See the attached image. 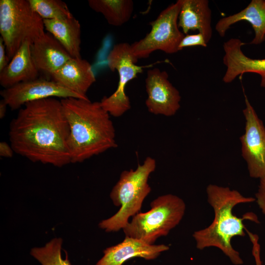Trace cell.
Here are the masks:
<instances>
[{
    "instance_id": "obj_1",
    "label": "cell",
    "mask_w": 265,
    "mask_h": 265,
    "mask_svg": "<svg viewBox=\"0 0 265 265\" xmlns=\"http://www.w3.org/2000/svg\"><path fill=\"white\" fill-rule=\"evenodd\" d=\"M69 134L61 100L54 98L26 104L9 125L10 144L15 153L58 167L71 163Z\"/></svg>"
},
{
    "instance_id": "obj_2",
    "label": "cell",
    "mask_w": 265,
    "mask_h": 265,
    "mask_svg": "<svg viewBox=\"0 0 265 265\" xmlns=\"http://www.w3.org/2000/svg\"><path fill=\"white\" fill-rule=\"evenodd\" d=\"M70 128L71 163L82 162L117 147L110 114L100 102L75 98L61 99Z\"/></svg>"
},
{
    "instance_id": "obj_3",
    "label": "cell",
    "mask_w": 265,
    "mask_h": 265,
    "mask_svg": "<svg viewBox=\"0 0 265 265\" xmlns=\"http://www.w3.org/2000/svg\"><path fill=\"white\" fill-rule=\"evenodd\" d=\"M207 200L214 212V218L207 227L195 231L192 235L196 247L203 250L214 247L220 249L235 265L243 263L238 251L232 245L233 238L245 235L244 220L259 222L257 215L252 212L239 217L233 213L234 208L241 203H251L255 198L245 197L236 190L210 184L206 189Z\"/></svg>"
},
{
    "instance_id": "obj_4",
    "label": "cell",
    "mask_w": 265,
    "mask_h": 265,
    "mask_svg": "<svg viewBox=\"0 0 265 265\" xmlns=\"http://www.w3.org/2000/svg\"><path fill=\"white\" fill-rule=\"evenodd\" d=\"M156 166V159L147 157L136 169L122 172L110 193L113 204L120 208L114 215L101 221L100 228L106 232H117L126 226L131 217L139 213L143 202L151 191L148 179Z\"/></svg>"
},
{
    "instance_id": "obj_5",
    "label": "cell",
    "mask_w": 265,
    "mask_h": 265,
    "mask_svg": "<svg viewBox=\"0 0 265 265\" xmlns=\"http://www.w3.org/2000/svg\"><path fill=\"white\" fill-rule=\"evenodd\" d=\"M150 206L147 212L132 216L123 229L126 236L154 244L159 238L167 235L179 224L186 210L184 200L171 194L159 196Z\"/></svg>"
},
{
    "instance_id": "obj_6",
    "label": "cell",
    "mask_w": 265,
    "mask_h": 265,
    "mask_svg": "<svg viewBox=\"0 0 265 265\" xmlns=\"http://www.w3.org/2000/svg\"><path fill=\"white\" fill-rule=\"evenodd\" d=\"M43 20L26 0H0V34L10 61L25 42L33 44L45 33Z\"/></svg>"
},
{
    "instance_id": "obj_7",
    "label": "cell",
    "mask_w": 265,
    "mask_h": 265,
    "mask_svg": "<svg viewBox=\"0 0 265 265\" xmlns=\"http://www.w3.org/2000/svg\"><path fill=\"white\" fill-rule=\"evenodd\" d=\"M182 4V0H178L163 10L155 20L150 22V32L131 45L132 53L136 58H148L158 50L167 54L179 51V46L185 36L178 26Z\"/></svg>"
},
{
    "instance_id": "obj_8",
    "label": "cell",
    "mask_w": 265,
    "mask_h": 265,
    "mask_svg": "<svg viewBox=\"0 0 265 265\" xmlns=\"http://www.w3.org/2000/svg\"><path fill=\"white\" fill-rule=\"evenodd\" d=\"M138 60L132 53L131 45L127 43L115 44L107 56L108 68L111 71H117L119 75L116 90L110 96H104L100 101L102 107L111 116L121 117L131 107L125 88L129 81L143 72L145 67L137 65Z\"/></svg>"
},
{
    "instance_id": "obj_9",
    "label": "cell",
    "mask_w": 265,
    "mask_h": 265,
    "mask_svg": "<svg viewBox=\"0 0 265 265\" xmlns=\"http://www.w3.org/2000/svg\"><path fill=\"white\" fill-rule=\"evenodd\" d=\"M244 133L240 137L241 153L249 175L260 179L265 176V127L244 95Z\"/></svg>"
},
{
    "instance_id": "obj_10",
    "label": "cell",
    "mask_w": 265,
    "mask_h": 265,
    "mask_svg": "<svg viewBox=\"0 0 265 265\" xmlns=\"http://www.w3.org/2000/svg\"><path fill=\"white\" fill-rule=\"evenodd\" d=\"M0 94L2 100L12 110L20 109L32 101L53 97L89 99L64 88L52 80L38 78L4 88Z\"/></svg>"
},
{
    "instance_id": "obj_11",
    "label": "cell",
    "mask_w": 265,
    "mask_h": 265,
    "mask_svg": "<svg viewBox=\"0 0 265 265\" xmlns=\"http://www.w3.org/2000/svg\"><path fill=\"white\" fill-rule=\"evenodd\" d=\"M168 78L166 71L158 68L149 69L147 72L145 86L147 98L145 105L151 113L172 116L180 108V92Z\"/></svg>"
},
{
    "instance_id": "obj_12",
    "label": "cell",
    "mask_w": 265,
    "mask_h": 265,
    "mask_svg": "<svg viewBox=\"0 0 265 265\" xmlns=\"http://www.w3.org/2000/svg\"><path fill=\"white\" fill-rule=\"evenodd\" d=\"M245 44L238 38H231L223 43V62L226 70L222 80L230 83L245 73H256L261 76V86L265 87V58L253 59L246 56L241 50Z\"/></svg>"
},
{
    "instance_id": "obj_13",
    "label": "cell",
    "mask_w": 265,
    "mask_h": 265,
    "mask_svg": "<svg viewBox=\"0 0 265 265\" xmlns=\"http://www.w3.org/2000/svg\"><path fill=\"white\" fill-rule=\"evenodd\" d=\"M169 249V247L164 244H149L126 236L121 242L104 250L103 256L95 265H122L127 260L134 257L154 260Z\"/></svg>"
},
{
    "instance_id": "obj_14",
    "label": "cell",
    "mask_w": 265,
    "mask_h": 265,
    "mask_svg": "<svg viewBox=\"0 0 265 265\" xmlns=\"http://www.w3.org/2000/svg\"><path fill=\"white\" fill-rule=\"evenodd\" d=\"M50 78L64 88L87 99L86 93L96 81L91 65L82 58H72Z\"/></svg>"
},
{
    "instance_id": "obj_15",
    "label": "cell",
    "mask_w": 265,
    "mask_h": 265,
    "mask_svg": "<svg viewBox=\"0 0 265 265\" xmlns=\"http://www.w3.org/2000/svg\"><path fill=\"white\" fill-rule=\"evenodd\" d=\"M31 53L39 73L50 77L72 58L60 43L48 32L31 44Z\"/></svg>"
},
{
    "instance_id": "obj_16",
    "label": "cell",
    "mask_w": 265,
    "mask_h": 265,
    "mask_svg": "<svg viewBox=\"0 0 265 265\" xmlns=\"http://www.w3.org/2000/svg\"><path fill=\"white\" fill-rule=\"evenodd\" d=\"M178 26L184 34L198 30L208 44L212 37V10L208 0H182Z\"/></svg>"
},
{
    "instance_id": "obj_17",
    "label": "cell",
    "mask_w": 265,
    "mask_h": 265,
    "mask_svg": "<svg viewBox=\"0 0 265 265\" xmlns=\"http://www.w3.org/2000/svg\"><path fill=\"white\" fill-rule=\"evenodd\" d=\"M241 21H246L252 26L255 33L250 44L258 45L265 40V1L252 0L249 4L239 12L221 18L215 28L223 37L231 26Z\"/></svg>"
},
{
    "instance_id": "obj_18",
    "label": "cell",
    "mask_w": 265,
    "mask_h": 265,
    "mask_svg": "<svg viewBox=\"0 0 265 265\" xmlns=\"http://www.w3.org/2000/svg\"><path fill=\"white\" fill-rule=\"evenodd\" d=\"M31 45L28 42L24 43L0 72V84L4 88L38 78L39 72L32 58Z\"/></svg>"
},
{
    "instance_id": "obj_19",
    "label": "cell",
    "mask_w": 265,
    "mask_h": 265,
    "mask_svg": "<svg viewBox=\"0 0 265 265\" xmlns=\"http://www.w3.org/2000/svg\"><path fill=\"white\" fill-rule=\"evenodd\" d=\"M45 29L63 47L72 58H81V26L74 16L61 20H43Z\"/></svg>"
},
{
    "instance_id": "obj_20",
    "label": "cell",
    "mask_w": 265,
    "mask_h": 265,
    "mask_svg": "<svg viewBox=\"0 0 265 265\" xmlns=\"http://www.w3.org/2000/svg\"><path fill=\"white\" fill-rule=\"evenodd\" d=\"M89 6L102 14L110 25L119 26L128 22L133 11L132 0H89Z\"/></svg>"
},
{
    "instance_id": "obj_21",
    "label": "cell",
    "mask_w": 265,
    "mask_h": 265,
    "mask_svg": "<svg viewBox=\"0 0 265 265\" xmlns=\"http://www.w3.org/2000/svg\"><path fill=\"white\" fill-rule=\"evenodd\" d=\"M62 239L55 238L41 247L31 249L30 255L41 265H72L66 253L65 259L61 255Z\"/></svg>"
},
{
    "instance_id": "obj_22",
    "label": "cell",
    "mask_w": 265,
    "mask_h": 265,
    "mask_svg": "<svg viewBox=\"0 0 265 265\" xmlns=\"http://www.w3.org/2000/svg\"><path fill=\"white\" fill-rule=\"evenodd\" d=\"M43 20H61L72 17L66 3L61 0H28Z\"/></svg>"
},
{
    "instance_id": "obj_23",
    "label": "cell",
    "mask_w": 265,
    "mask_h": 265,
    "mask_svg": "<svg viewBox=\"0 0 265 265\" xmlns=\"http://www.w3.org/2000/svg\"><path fill=\"white\" fill-rule=\"evenodd\" d=\"M206 43L203 34L200 33L195 34H186L182 40L179 46V51L185 48L193 46H202L206 47Z\"/></svg>"
},
{
    "instance_id": "obj_24",
    "label": "cell",
    "mask_w": 265,
    "mask_h": 265,
    "mask_svg": "<svg viewBox=\"0 0 265 265\" xmlns=\"http://www.w3.org/2000/svg\"><path fill=\"white\" fill-rule=\"evenodd\" d=\"M247 233L252 244V253L255 260V265H263L261 258V250L260 245L259 243V237L258 235L253 234L250 231H248Z\"/></svg>"
},
{
    "instance_id": "obj_25",
    "label": "cell",
    "mask_w": 265,
    "mask_h": 265,
    "mask_svg": "<svg viewBox=\"0 0 265 265\" xmlns=\"http://www.w3.org/2000/svg\"><path fill=\"white\" fill-rule=\"evenodd\" d=\"M255 195L257 204L265 215V176L260 179L258 189Z\"/></svg>"
},
{
    "instance_id": "obj_26",
    "label": "cell",
    "mask_w": 265,
    "mask_h": 265,
    "mask_svg": "<svg viewBox=\"0 0 265 265\" xmlns=\"http://www.w3.org/2000/svg\"><path fill=\"white\" fill-rule=\"evenodd\" d=\"M9 60L3 41L0 37V72L8 65Z\"/></svg>"
},
{
    "instance_id": "obj_27",
    "label": "cell",
    "mask_w": 265,
    "mask_h": 265,
    "mask_svg": "<svg viewBox=\"0 0 265 265\" xmlns=\"http://www.w3.org/2000/svg\"><path fill=\"white\" fill-rule=\"evenodd\" d=\"M15 153L11 145L7 142L0 143V156L4 158H11Z\"/></svg>"
},
{
    "instance_id": "obj_28",
    "label": "cell",
    "mask_w": 265,
    "mask_h": 265,
    "mask_svg": "<svg viewBox=\"0 0 265 265\" xmlns=\"http://www.w3.org/2000/svg\"><path fill=\"white\" fill-rule=\"evenodd\" d=\"M8 106L6 103L3 100L0 101V118L3 119L6 113L7 107Z\"/></svg>"
},
{
    "instance_id": "obj_29",
    "label": "cell",
    "mask_w": 265,
    "mask_h": 265,
    "mask_svg": "<svg viewBox=\"0 0 265 265\" xmlns=\"http://www.w3.org/2000/svg\"></svg>"
}]
</instances>
